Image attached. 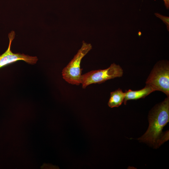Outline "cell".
Segmentation results:
<instances>
[{
	"label": "cell",
	"mask_w": 169,
	"mask_h": 169,
	"mask_svg": "<svg viewBox=\"0 0 169 169\" xmlns=\"http://www.w3.org/2000/svg\"><path fill=\"white\" fill-rule=\"evenodd\" d=\"M146 85L154 90L162 91L169 96V64L167 60L158 62L155 65L146 80Z\"/></svg>",
	"instance_id": "3957f363"
},
{
	"label": "cell",
	"mask_w": 169,
	"mask_h": 169,
	"mask_svg": "<svg viewBox=\"0 0 169 169\" xmlns=\"http://www.w3.org/2000/svg\"><path fill=\"white\" fill-rule=\"evenodd\" d=\"M169 120V97L151 110L149 116V126L138 140L157 148L168 139V133L163 135L162 129Z\"/></svg>",
	"instance_id": "6da1fadb"
},
{
	"label": "cell",
	"mask_w": 169,
	"mask_h": 169,
	"mask_svg": "<svg viewBox=\"0 0 169 169\" xmlns=\"http://www.w3.org/2000/svg\"><path fill=\"white\" fill-rule=\"evenodd\" d=\"M15 36L14 31L8 34L9 44L7 50L2 54H0V68L19 60H23L27 63L33 65L37 62L38 58L36 56H30L23 54L13 53L11 50L12 42Z\"/></svg>",
	"instance_id": "5b68a950"
},
{
	"label": "cell",
	"mask_w": 169,
	"mask_h": 169,
	"mask_svg": "<svg viewBox=\"0 0 169 169\" xmlns=\"http://www.w3.org/2000/svg\"><path fill=\"white\" fill-rule=\"evenodd\" d=\"M164 2L165 5L167 9H168L169 8V0H163Z\"/></svg>",
	"instance_id": "9c48e42d"
},
{
	"label": "cell",
	"mask_w": 169,
	"mask_h": 169,
	"mask_svg": "<svg viewBox=\"0 0 169 169\" xmlns=\"http://www.w3.org/2000/svg\"><path fill=\"white\" fill-rule=\"evenodd\" d=\"M123 74L121 67L114 63L106 69L92 70L82 74L81 84L84 89L92 84H100L111 79L121 77Z\"/></svg>",
	"instance_id": "277c9868"
},
{
	"label": "cell",
	"mask_w": 169,
	"mask_h": 169,
	"mask_svg": "<svg viewBox=\"0 0 169 169\" xmlns=\"http://www.w3.org/2000/svg\"><path fill=\"white\" fill-rule=\"evenodd\" d=\"M92 48L90 44L83 41L77 53L62 71L63 79L69 84L79 85L81 83L82 69L80 63L82 58Z\"/></svg>",
	"instance_id": "7a4b0ae2"
},
{
	"label": "cell",
	"mask_w": 169,
	"mask_h": 169,
	"mask_svg": "<svg viewBox=\"0 0 169 169\" xmlns=\"http://www.w3.org/2000/svg\"><path fill=\"white\" fill-rule=\"evenodd\" d=\"M156 16L160 18L166 25L167 29L169 31V17L163 16L158 13H155Z\"/></svg>",
	"instance_id": "ba28073f"
},
{
	"label": "cell",
	"mask_w": 169,
	"mask_h": 169,
	"mask_svg": "<svg viewBox=\"0 0 169 169\" xmlns=\"http://www.w3.org/2000/svg\"><path fill=\"white\" fill-rule=\"evenodd\" d=\"M125 93L119 88L110 93V97L108 102V105L110 108L118 107L124 101Z\"/></svg>",
	"instance_id": "52a82bcc"
},
{
	"label": "cell",
	"mask_w": 169,
	"mask_h": 169,
	"mask_svg": "<svg viewBox=\"0 0 169 169\" xmlns=\"http://www.w3.org/2000/svg\"><path fill=\"white\" fill-rule=\"evenodd\" d=\"M153 91L151 87L146 85L144 88L139 90L134 91L129 89L126 90L123 101L124 104L125 105L128 100L144 98Z\"/></svg>",
	"instance_id": "8992f818"
}]
</instances>
